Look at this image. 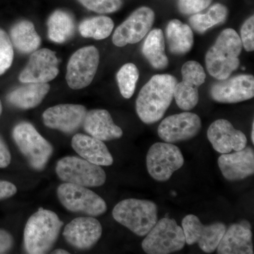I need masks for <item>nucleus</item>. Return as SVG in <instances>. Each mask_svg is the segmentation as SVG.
<instances>
[{
  "instance_id": "f257e3e1",
  "label": "nucleus",
  "mask_w": 254,
  "mask_h": 254,
  "mask_svg": "<svg viewBox=\"0 0 254 254\" xmlns=\"http://www.w3.org/2000/svg\"><path fill=\"white\" fill-rule=\"evenodd\" d=\"M177 78L170 74H157L141 88L137 98V115L143 123L151 125L163 118L174 98Z\"/></svg>"
},
{
  "instance_id": "f03ea898",
  "label": "nucleus",
  "mask_w": 254,
  "mask_h": 254,
  "mask_svg": "<svg viewBox=\"0 0 254 254\" xmlns=\"http://www.w3.org/2000/svg\"><path fill=\"white\" fill-rule=\"evenodd\" d=\"M242 48L240 36L235 30L227 28L222 31L205 55V66L209 74L218 80L230 77L240 66L239 56Z\"/></svg>"
},
{
  "instance_id": "7ed1b4c3",
  "label": "nucleus",
  "mask_w": 254,
  "mask_h": 254,
  "mask_svg": "<svg viewBox=\"0 0 254 254\" xmlns=\"http://www.w3.org/2000/svg\"><path fill=\"white\" fill-rule=\"evenodd\" d=\"M63 222L55 212L41 208L28 218L23 232L28 254H47L59 237Z\"/></svg>"
},
{
  "instance_id": "20e7f679",
  "label": "nucleus",
  "mask_w": 254,
  "mask_h": 254,
  "mask_svg": "<svg viewBox=\"0 0 254 254\" xmlns=\"http://www.w3.org/2000/svg\"><path fill=\"white\" fill-rule=\"evenodd\" d=\"M114 219L138 236H145L158 222V207L148 200H122L113 210Z\"/></svg>"
},
{
  "instance_id": "39448f33",
  "label": "nucleus",
  "mask_w": 254,
  "mask_h": 254,
  "mask_svg": "<svg viewBox=\"0 0 254 254\" xmlns=\"http://www.w3.org/2000/svg\"><path fill=\"white\" fill-rule=\"evenodd\" d=\"M12 136L18 149L32 168L39 171L46 168L53 155V148L31 124H18L13 129Z\"/></svg>"
},
{
  "instance_id": "423d86ee",
  "label": "nucleus",
  "mask_w": 254,
  "mask_h": 254,
  "mask_svg": "<svg viewBox=\"0 0 254 254\" xmlns=\"http://www.w3.org/2000/svg\"><path fill=\"white\" fill-rule=\"evenodd\" d=\"M142 249L148 254H169L185 247V234L182 227L174 219L162 218L145 235Z\"/></svg>"
},
{
  "instance_id": "0eeeda50",
  "label": "nucleus",
  "mask_w": 254,
  "mask_h": 254,
  "mask_svg": "<svg viewBox=\"0 0 254 254\" xmlns=\"http://www.w3.org/2000/svg\"><path fill=\"white\" fill-rule=\"evenodd\" d=\"M56 173L64 182L85 187L102 186L107 178L100 165L74 156L60 159L57 163Z\"/></svg>"
},
{
  "instance_id": "6e6552de",
  "label": "nucleus",
  "mask_w": 254,
  "mask_h": 254,
  "mask_svg": "<svg viewBox=\"0 0 254 254\" xmlns=\"http://www.w3.org/2000/svg\"><path fill=\"white\" fill-rule=\"evenodd\" d=\"M57 193L60 203L68 211L92 217L99 216L106 212L104 199L88 187L64 182L58 187Z\"/></svg>"
},
{
  "instance_id": "1a4fd4ad",
  "label": "nucleus",
  "mask_w": 254,
  "mask_h": 254,
  "mask_svg": "<svg viewBox=\"0 0 254 254\" xmlns=\"http://www.w3.org/2000/svg\"><path fill=\"white\" fill-rule=\"evenodd\" d=\"M185 163L181 150L170 143H154L148 150L146 166L148 173L158 182H166Z\"/></svg>"
},
{
  "instance_id": "9d476101",
  "label": "nucleus",
  "mask_w": 254,
  "mask_h": 254,
  "mask_svg": "<svg viewBox=\"0 0 254 254\" xmlns=\"http://www.w3.org/2000/svg\"><path fill=\"white\" fill-rule=\"evenodd\" d=\"M99 62V52L94 46L83 47L75 52L66 68V80L69 88L78 90L89 86L98 71Z\"/></svg>"
},
{
  "instance_id": "9b49d317",
  "label": "nucleus",
  "mask_w": 254,
  "mask_h": 254,
  "mask_svg": "<svg viewBox=\"0 0 254 254\" xmlns=\"http://www.w3.org/2000/svg\"><path fill=\"white\" fill-rule=\"evenodd\" d=\"M182 225L187 245L198 244L200 250L206 254L216 250L227 229L222 222L204 225L194 215L185 216Z\"/></svg>"
},
{
  "instance_id": "f8f14e48",
  "label": "nucleus",
  "mask_w": 254,
  "mask_h": 254,
  "mask_svg": "<svg viewBox=\"0 0 254 254\" xmlns=\"http://www.w3.org/2000/svg\"><path fill=\"white\" fill-rule=\"evenodd\" d=\"M182 75V81L177 83L174 89V98L180 109L188 111L198 104V88L204 83L206 75L203 66L195 61L184 64Z\"/></svg>"
},
{
  "instance_id": "ddd939ff",
  "label": "nucleus",
  "mask_w": 254,
  "mask_h": 254,
  "mask_svg": "<svg viewBox=\"0 0 254 254\" xmlns=\"http://www.w3.org/2000/svg\"><path fill=\"white\" fill-rule=\"evenodd\" d=\"M155 13L150 8H138L115 30L113 36L115 46L124 47L141 41L151 29Z\"/></svg>"
},
{
  "instance_id": "4468645a",
  "label": "nucleus",
  "mask_w": 254,
  "mask_h": 254,
  "mask_svg": "<svg viewBox=\"0 0 254 254\" xmlns=\"http://www.w3.org/2000/svg\"><path fill=\"white\" fill-rule=\"evenodd\" d=\"M201 120L196 114L182 113L171 115L163 120L159 125L158 136L167 143L191 139L199 133Z\"/></svg>"
},
{
  "instance_id": "2eb2a0df",
  "label": "nucleus",
  "mask_w": 254,
  "mask_h": 254,
  "mask_svg": "<svg viewBox=\"0 0 254 254\" xmlns=\"http://www.w3.org/2000/svg\"><path fill=\"white\" fill-rule=\"evenodd\" d=\"M59 60L55 52L49 49L37 50L32 53L27 65L19 75L22 83H48L59 73Z\"/></svg>"
},
{
  "instance_id": "dca6fc26",
  "label": "nucleus",
  "mask_w": 254,
  "mask_h": 254,
  "mask_svg": "<svg viewBox=\"0 0 254 254\" xmlns=\"http://www.w3.org/2000/svg\"><path fill=\"white\" fill-rule=\"evenodd\" d=\"M210 96L221 103H237L254 96V78L250 74L237 75L219 80L210 88Z\"/></svg>"
},
{
  "instance_id": "f3484780",
  "label": "nucleus",
  "mask_w": 254,
  "mask_h": 254,
  "mask_svg": "<svg viewBox=\"0 0 254 254\" xmlns=\"http://www.w3.org/2000/svg\"><path fill=\"white\" fill-rule=\"evenodd\" d=\"M86 113V108L83 105H55L43 113V123L48 128L65 133H72L83 126Z\"/></svg>"
},
{
  "instance_id": "a211bd4d",
  "label": "nucleus",
  "mask_w": 254,
  "mask_h": 254,
  "mask_svg": "<svg viewBox=\"0 0 254 254\" xmlns=\"http://www.w3.org/2000/svg\"><path fill=\"white\" fill-rule=\"evenodd\" d=\"M103 233V227L92 216L73 219L64 227L63 235L71 247L79 250H88L96 245Z\"/></svg>"
},
{
  "instance_id": "6ab92c4d",
  "label": "nucleus",
  "mask_w": 254,
  "mask_h": 254,
  "mask_svg": "<svg viewBox=\"0 0 254 254\" xmlns=\"http://www.w3.org/2000/svg\"><path fill=\"white\" fill-rule=\"evenodd\" d=\"M207 136L214 150L221 154L244 149L247 138L243 132L237 130L228 120H218L209 127Z\"/></svg>"
},
{
  "instance_id": "aec40b11",
  "label": "nucleus",
  "mask_w": 254,
  "mask_h": 254,
  "mask_svg": "<svg viewBox=\"0 0 254 254\" xmlns=\"http://www.w3.org/2000/svg\"><path fill=\"white\" fill-rule=\"evenodd\" d=\"M219 168L228 181L245 180L254 173V153L250 147L219 157Z\"/></svg>"
},
{
  "instance_id": "412c9836",
  "label": "nucleus",
  "mask_w": 254,
  "mask_h": 254,
  "mask_svg": "<svg viewBox=\"0 0 254 254\" xmlns=\"http://www.w3.org/2000/svg\"><path fill=\"white\" fill-rule=\"evenodd\" d=\"M216 250L219 254H253L250 222L244 220L226 229Z\"/></svg>"
},
{
  "instance_id": "4be33fe9",
  "label": "nucleus",
  "mask_w": 254,
  "mask_h": 254,
  "mask_svg": "<svg viewBox=\"0 0 254 254\" xmlns=\"http://www.w3.org/2000/svg\"><path fill=\"white\" fill-rule=\"evenodd\" d=\"M83 127L90 136L100 141H112L123 136V130L114 123L111 115L106 110H92L87 112Z\"/></svg>"
},
{
  "instance_id": "5701e85b",
  "label": "nucleus",
  "mask_w": 254,
  "mask_h": 254,
  "mask_svg": "<svg viewBox=\"0 0 254 254\" xmlns=\"http://www.w3.org/2000/svg\"><path fill=\"white\" fill-rule=\"evenodd\" d=\"M71 146L82 158L100 166L113 165V158L103 141L91 136L76 133L71 140Z\"/></svg>"
},
{
  "instance_id": "b1692460",
  "label": "nucleus",
  "mask_w": 254,
  "mask_h": 254,
  "mask_svg": "<svg viewBox=\"0 0 254 254\" xmlns=\"http://www.w3.org/2000/svg\"><path fill=\"white\" fill-rule=\"evenodd\" d=\"M50 89L48 83H27L10 92L6 100L19 109H32L41 104Z\"/></svg>"
},
{
  "instance_id": "393cba45",
  "label": "nucleus",
  "mask_w": 254,
  "mask_h": 254,
  "mask_svg": "<svg viewBox=\"0 0 254 254\" xmlns=\"http://www.w3.org/2000/svg\"><path fill=\"white\" fill-rule=\"evenodd\" d=\"M166 39L169 50L174 55L187 54L193 46V33L188 25L178 19L168 23L166 28Z\"/></svg>"
},
{
  "instance_id": "a878e982",
  "label": "nucleus",
  "mask_w": 254,
  "mask_h": 254,
  "mask_svg": "<svg viewBox=\"0 0 254 254\" xmlns=\"http://www.w3.org/2000/svg\"><path fill=\"white\" fill-rule=\"evenodd\" d=\"M10 39L16 49L23 54L36 51L41 43L34 25L27 20L15 23L10 30Z\"/></svg>"
},
{
  "instance_id": "bb28decb",
  "label": "nucleus",
  "mask_w": 254,
  "mask_h": 254,
  "mask_svg": "<svg viewBox=\"0 0 254 254\" xmlns=\"http://www.w3.org/2000/svg\"><path fill=\"white\" fill-rule=\"evenodd\" d=\"M142 53L155 69L167 68L169 61L165 54V37L162 30L155 28L150 32L143 43Z\"/></svg>"
},
{
  "instance_id": "cd10ccee",
  "label": "nucleus",
  "mask_w": 254,
  "mask_h": 254,
  "mask_svg": "<svg viewBox=\"0 0 254 254\" xmlns=\"http://www.w3.org/2000/svg\"><path fill=\"white\" fill-rule=\"evenodd\" d=\"M75 22L69 13L57 10L48 18V34L50 41L63 43L73 36Z\"/></svg>"
},
{
  "instance_id": "c85d7f7f",
  "label": "nucleus",
  "mask_w": 254,
  "mask_h": 254,
  "mask_svg": "<svg viewBox=\"0 0 254 254\" xmlns=\"http://www.w3.org/2000/svg\"><path fill=\"white\" fill-rule=\"evenodd\" d=\"M228 9L225 5L215 4L209 9L206 14H194L190 16V23L192 28L198 33H204L209 28L226 21Z\"/></svg>"
},
{
  "instance_id": "c756f323",
  "label": "nucleus",
  "mask_w": 254,
  "mask_h": 254,
  "mask_svg": "<svg viewBox=\"0 0 254 254\" xmlns=\"http://www.w3.org/2000/svg\"><path fill=\"white\" fill-rule=\"evenodd\" d=\"M114 22L110 17L105 16L86 18L79 24L80 33L84 38L103 40L108 38L113 31Z\"/></svg>"
},
{
  "instance_id": "7c9ffc66",
  "label": "nucleus",
  "mask_w": 254,
  "mask_h": 254,
  "mask_svg": "<svg viewBox=\"0 0 254 254\" xmlns=\"http://www.w3.org/2000/svg\"><path fill=\"white\" fill-rule=\"evenodd\" d=\"M139 78V71L134 64L127 63L122 66L117 73L119 88L124 98L129 99L133 95L137 81Z\"/></svg>"
},
{
  "instance_id": "2f4dec72",
  "label": "nucleus",
  "mask_w": 254,
  "mask_h": 254,
  "mask_svg": "<svg viewBox=\"0 0 254 254\" xmlns=\"http://www.w3.org/2000/svg\"><path fill=\"white\" fill-rule=\"evenodd\" d=\"M14 49L10 37L0 28V76L4 74L14 60Z\"/></svg>"
},
{
  "instance_id": "473e14b6",
  "label": "nucleus",
  "mask_w": 254,
  "mask_h": 254,
  "mask_svg": "<svg viewBox=\"0 0 254 254\" xmlns=\"http://www.w3.org/2000/svg\"><path fill=\"white\" fill-rule=\"evenodd\" d=\"M82 5L99 14L115 12L121 8L122 0H78Z\"/></svg>"
},
{
  "instance_id": "72a5a7b5",
  "label": "nucleus",
  "mask_w": 254,
  "mask_h": 254,
  "mask_svg": "<svg viewBox=\"0 0 254 254\" xmlns=\"http://www.w3.org/2000/svg\"><path fill=\"white\" fill-rule=\"evenodd\" d=\"M213 0H179L178 8L183 14H197L206 9Z\"/></svg>"
},
{
  "instance_id": "f704fd0d",
  "label": "nucleus",
  "mask_w": 254,
  "mask_h": 254,
  "mask_svg": "<svg viewBox=\"0 0 254 254\" xmlns=\"http://www.w3.org/2000/svg\"><path fill=\"white\" fill-rule=\"evenodd\" d=\"M241 41L247 52L254 50V16L252 15L242 25L241 28Z\"/></svg>"
},
{
  "instance_id": "c9c22d12",
  "label": "nucleus",
  "mask_w": 254,
  "mask_h": 254,
  "mask_svg": "<svg viewBox=\"0 0 254 254\" xmlns=\"http://www.w3.org/2000/svg\"><path fill=\"white\" fill-rule=\"evenodd\" d=\"M14 246L12 235L4 230L0 229V254H6L11 250Z\"/></svg>"
},
{
  "instance_id": "e433bc0d",
  "label": "nucleus",
  "mask_w": 254,
  "mask_h": 254,
  "mask_svg": "<svg viewBox=\"0 0 254 254\" xmlns=\"http://www.w3.org/2000/svg\"><path fill=\"white\" fill-rule=\"evenodd\" d=\"M17 188L11 182L0 180V200L6 199L16 194Z\"/></svg>"
},
{
  "instance_id": "4c0bfd02",
  "label": "nucleus",
  "mask_w": 254,
  "mask_h": 254,
  "mask_svg": "<svg viewBox=\"0 0 254 254\" xmlns=\"http://www.w3.org/2000/svg\"><path fill=\"white\" fill-rule=\"evenodd\" d=\"M11 156L9 148L0 135V168H5L11 163Z\"/></svg>"
},
{
  "instance_id": "58836bf2",
  "label": "nucleus",
  "mask_w": 254,
  "mask_h": 254,
  "mask_svg": "<svg viewBox=\"0 0 254 254\" xmlns=\"http://www.w3.org/2000/svg\"><path fill=\"white\" fill-rule=\"evenodd\" d=\"M53 254H68V252L67 251L64 250H62V249H59V250H55L54 252H53Z\"/></svg>"
},
{
  "instance_id": "ea45409f",
  "label": "nucleus",
  "mask_w": 254,
  "mask_h": 254,
  "mask_svg": "<svg viewBox=\"0 0 254 254\" xmlns=\"http://www.w3.org/2000/svg\"><path fill=\"white\" fill-rule=\"evenodd\" d=\"M254 123H252V133H251V138H252V143H254Z\"/></svg>"
},
{
  "instance_id": "a19ab883",
  "label": "nucleus",
  "mask_w": 254,
  "mask_h": 254,
  "mask_svg": "<svg viewBox=\"0 0 254 254\" xmlns=\"http://www.w3.org/2000/svg\"><path fill=\"white\" fill-rule=\"evenodd\" d=\"M1 113H2V105H1V102L0 100V116H1Z\"/></svg>"
}]
</instances>
